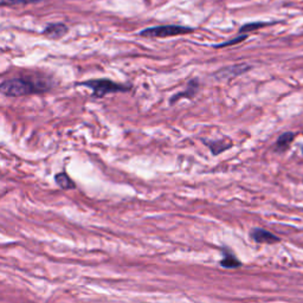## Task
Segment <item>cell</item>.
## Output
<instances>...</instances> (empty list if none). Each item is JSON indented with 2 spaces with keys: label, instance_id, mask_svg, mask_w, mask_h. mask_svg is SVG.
I'll return each mask as SVG.
<instances>
[{
  "label": "cell",
  "instance_id": "1",
  "mask_svg": "<svg viewBox=\"0 0 303 303\" xmlns=\"http://www.w3.org/2000/svg\"><path fill=\"white\" fill-rule=\"evenodd\" d=\"M46 85L42 83H36L31 79L24 78H12L6 79L0 83V94L7 97H20L31 94H37L46 92Z\"/></svg>",
  "mask_w": 303,
  "mask_h": 303
},
{
  "label": "cell",
  "instance_id": "2",
  "mask_svg": "<svg viewBox=\"0 0 303 303\" xmlns=\"http://www.w3.org/2000/svg\"><path fill=\"white\" fill-rule=\"evenodd\" d=\"M78 85L88 86L93 90V96L95 97H103L108 94L113 93H127L131 89V86L115 83L110 79H90V81L82 82Z\"/></svg>",
  "mask_w": 303,
  "mask_h": 303
},
{
  "label": "cell",
  "instance_id": "3",
  "mask_svg": "<svg viewBox=\"0 0 303 303\" xmlns=\"http://www.w3.org/2000/svg\"><path fill=\"white\" fill-rule=\"evenodd\" d=\"M193 28L189 26H180V25H162V26H153L145 28L140 32L141 37H153V38H165L174 37V36L192 34Z\"/></svg>",
  "mask_w": 303,
  "mask_h": 303
},
{
  "label": "cell",
  "instance_id": "4",
  "mask_svg": "<svg viewBox=\"0 0 303 303\" xmlns=\"http://www.w3.org/2000/svg\"><path fill=\"white\" fill-rule=\"evenodd\" d=\"M250 68H251V66H249V64H245V63L234 64V66L226 67V68H224V69L219 70L218 73L216 74V78H218V79H230V78L237 77V76L247 73V71L250 69Z\"/></svg>",
  "mask_w": 303,
  "mask_h": 303
},
{
  "label": "cell",
  "instance_id": "5",
  "mask_svg": "<svg viewBox=\"0 0 303 303\" xmlns=\"http://www.w3.org/2000/svg\"><path fill=\"white\" fill-rule=\"evenodd\" d=\"M252 239L257 243H266V244H274L280 241V238L275 236V234L269 232V231L263 229H255L251 232Z\"/></svg>",
  "mask_w": 303,
  "mask_h": 303
},
{
  "label": "cell",
  "instance_id": "6",
  "mask_svg": "<svg viewBox=\"0 0 303 303\" xmlns=\"http://www.w3.org/2000/svg\"><path fill=\"white\" fill-rule=\"evenodd\" d=\"M67 32L68 27L64 24H49L43 30V35L51 39H59L66 36Z\"/></svg>",
  "mask_w": 303,
  "mask_h": 303
},
{
  "label": "cell",
  "instance_id": "7",
  "mask_svg": "<svg viewBox=\"0 0 303 303\" xmlns=\"http://www.w3.org/2000/svg\"><path fill=\"white\" fill-rule=\"evenodd\" d=\"M198 89H199V83H198V79H191L189 84L186 86V90L183 93H179L174 95L171 99V103H174L176 101H179L181 97H186V99H192V97L198 93Z\"/></svg>",
  "mask_w": 303,
  "mask_h": 303
},
{
  "label": "cell",
  "instance_id": "8",
  "mask_svg": "<svg viewBox=\"0 0 303 303\" xmlns=\"http://www.w3.org/2000/svg\"><path fill=\"white\" fill-rule=\"evenodd\" d=\"M294 139H295L294 133H291V132L283 133L282 135H280V138L277 139V141H276V145H275L276 152H280V153L286 152L288 148H289L291 142L294 141Z\"/></svg>",
  "mask_w": 303,
  "mask_h": 303
},
{
  "label": "cell",
  "instance_id": "9",
  "mask_svg": "<svg viewBox=\"0 0 303 303\" xmlns=\"http://www.w3.org/2000/svg\"><path fill=\"white\" fill-rule=\"evenodd\" d=\"M224 258L221 261V265L223 268H226V269H232V268H239L241 265V263L238 261L236 258V256H234L232 252H229L224 250Z\"/></svg>",
  "mask_w": 303,
  "mask_h": 303
},
{
  "label": "cell",
  "instance_id": "10",
  "mask_svg": "<svg viewBox=\"0 0 303 303\" xmlns=\"http://www.w3.org/2000/svg\"><path fill=\"white\" fill-rule=\"evenodd\" d=\"M207 146L210 147V150L211 153L214 155H218L221 154L222 152L230 149L232 145L231 143H226L225 141H223V140H219V141H211V142H206Z\"/></svg>",
  "mask_w": 303,
  "mask_h": 303
},
{
  "label": "cell",
  "instance_id": "11",
  "mask_svg": "<svg viewBox=\"0 0 303 303\" xmlns=\"http://www.w3.org/2000/svg\"><path fill=\"white\" fill-rule=\"evenodd\" d=\"M274 24L276 23H270V21H256V23H248L239 28V34H248V32L258 30V28L269 26V25H274Z\"/></svg>",
  "mask_w": 303,
  "mask_h": 303
},
{
  "label": "cell",
  "instance_id": "12",
  "mask_svg": "<svg viewBox=\"0 0 303 303\" xmlns=\"http://www.w3.org/2000/svg\"><path fill=\"white\" fill-rule=\"evenodd\" d=\"M56 183L58 184L59 187H62L64 190H70L74 189L75 184L73 183V180L69 178V175L67 173H59V174L56 175Z\"/></svg>",
  "mask_w": 303,
  "mask_h": 303
},
{
  "label": "cell",
  "instance_id": "13",
  "mask_svg": "<svg viewBox=\"0 0 303 303\" xmlns=\"http://www.w3.org/2000/svg\"><path fill=\"white\" fill-rule=\"evenodd\" d=\"M41 2H43V0H0V6L26 5V4H36Z\"/></svg>",
  "mask_w": 303,
  "mask_h": 303
},
{
  "label": "cell",
  "instance_id": "14",
  "mask_svg": "<svg viewBox=\"0 0 303 303\" xmlns=\"http://www.w3.org/2000/svg\"><path fill=\"white\" fill-rule=\"evenodd\" d=\"M248 38L247 35H243V36H239V37H236L233 39H231L229 42H225V43H222V44H218V45H215V48H225V46H230V45H236L238 43H241L244 42L245 39Z\"/></svg>",
  "mask_w": 303,
  "mask_h": 303
}]
</instances>
